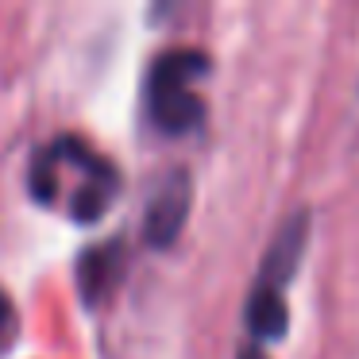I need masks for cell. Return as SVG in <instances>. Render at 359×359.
I'll use <instances>...</instances> for the list:
<instances>
[{
	"label": "cell",
	"mask_w": 359,
	"mask_h": 359,
	"mask_svg": "<svg viewBox=\"0 0 359 359\" xmlns=\"http://www.w3.org/2000/svg\"><path fill=\"white\" fill-rule=\"evenodd\" d=\"M124 189V170L78 132L43 140L27 158V197L74 224H97Z\"/></svg>",
	"instance_id": "cell-1"
},
{
	"label": "cell",
	"mask_w": 359,
	"mask_h": 359,
	"mask_svg": "<svg viewBox=\"0 0 359 359\" xmlns=\"http://www.w3.org/2000/svg\"><path fill=\"white\" fill-rule=\"evenodd\" d=\"M309 232H313V212L305 205L290 209L282 224L274 228L271 243L263 248V259L255 266L251 290L243 297V328H248V344L271 348V344L286 340L290 332V305L286 290L294 282L297 266H302L305 251H309Z\"/></svg>",
	"instance_id": "cell-2"
},
{
	"label": "cell",
	"mask_w": 359,
	"mask_h": 359,
	"mask_svg": "<svg viewBox=\"0 0 359 359\" xmlns=\"http://www.w3.org/2000/svg\"><path fill=\"white\" fill-rule=\"evenodd\" d=\"M212 62L201 47H166L151 58L143 74V112L163 135H189L205 124L209 104L197 81L209 78Z\"/></svg>",
	"instance_id": "cell-3"
},
{
	"label": "cell",
	"mask_w": 359,
	"mask_h": 359,
	"mask_svg": "<svg viewBox=\"0 0 359 359\" xmlns=\"http://www.w3.org/2000/svg\"><path fill=\"white\" fill-rule=\"evenodd\" d=\"M189 209H194V174L189 166H170L158 174L155 189L143 205V243L155 251H166L186 232Z\"/></svg>",
	"instance_id": "cell-4"
},
{
	"label": "cell",
	"mask_w": 359,
	"mask_h": 359,
	"mask_svg": "<svg viewBox=\"0 0 359 359\" xmlns=\"http://www.w3.org/2000/svg\"><path fill=\"white\" fill-rule=\"evenodd\" d=\"M128 271V248L124 236H112V240L89 243L86 251L74 263V278H78V294L89 309H101L112 294L120 290Z\"/></svg>",
	"instance_id": "cell-5"
},
{
	"label": "cell",
	"mask_w": 359,
	"mask_h": 359,
	"mask_svg": "<svg viewBox=\"0 0 359 359\" xmlns=\"http://www.w3.org/2000/svg\"><path fill=\"white\" fill-rule=\"evenodd\" d=\"M20 328H24V320H20V305H16V297H12L8 290L0 286V359H4L12 348H16Z\"/></svg>",
	"instance_id": "cell-6"
},
{
	"label": "cell",
	"mask_w": 359,
	"mask_h": 359,
	"mask_svg": "<svg viewBox=\"0 0 359 359\" xmlns=\"http://www.w3.org/2000/svg\"><path fill=\"white\" fill-rule=\"evenodd\" d=\"M236 359H271V351L259 348V344H248V340H243L240 348H236Z\"/></svg>",
	"instance_id": "cell-7"
}]
</instances>
